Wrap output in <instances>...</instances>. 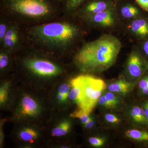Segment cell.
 Masks as SVG:
<instances>
[{
	"label": "cell",
	"instance_id": "26",
	"mask_svg": "<svg viewBox=\"0 0 148 148\" xmlns=\"http://www.w3.org/2000/svg\"><path fill=\"white\" fill-rule=\"evenodd\" d=\"M105 96L110 105L112 108H113L116 107L119 103V101L117 97L111 92H107L105 95Z\"/></svg>",
	"mask_w": 148,
	"mask_h": 148
},
{
	"label": "cell",
	"instance_id": "1",
	"mask_svg": "<svg viewBox=\"0 0 148 148\" xmlns=\"http://www.w3.org/2000/svg\"><path fill=\"white\" fill-rule=\"evenodd\" d=\"M24 45L48 56L75 52L89 33L82 21L63 14L52 21L23 26Z\"/></svg>",
	"mask_w": 148,
	"mask_h": 148
},
{
	"label": "cell",
	"instance_id": "9",
	"mask_svg": "<svg viewBox=\"0 0 148 148\" xmlns=\"http://www.w3.org/2000/svg\"><path fill=\"white\" fill-rule=\"evenodd\" d=\"M24 45L23 26L16 22H12L0 48L14 54Z\"/></svg>",
	"mask_w": 148,
	"mask_h": 148
},
{
	"label": "cell",
	"instance_id": "14",
	"mask_svg": "<svg viewBox=\"0 0 148 148\" xmlns=\"http://www.w3.org/2000/svg\"><path fill=\"white\" fill-rule=\"evenodd\" d=\"M132 85L127 82L124 78L111 84L108 86V90L111 92H116L122 94H126L130 91Z\"/></svg>",
	"mask_w": 148,
	"mask_h": 148
},
{
	"label": "cell",
	"instance_id": "15",
	"mask_svg": "<svg viewBox=\"0 0 148 148\" xmlns=\"http://www.w3.org/2000/svg\"><path fill=\"white\" fill-rule=\"evenodd\" d=\"M86 0H66L63 14L73 16L77 10Z\"/></svg>",
	"mask_w": 148,
	"mask_h": 148
},
{
	"label": "cell",
	"instance_id": "35",
	"mask_svg": "<svg viewBox=\"0 0 148 148\" xmlns=\"http://www.w3.org/2000/svg\"><path fill=\"white\" fill-rule=\"evenodd\" d=\"M58 1H62V0H58Z\"/></svg>",
	"mask_w": 148,
	"mask_h": 148
},
{
	"label": "cell",
	"instance_id": "30",
	"mask_svg": "<svg viewBox=\"0 0 148 148\" xmlns=\"http://www.w3.org/2000/svg\"><path fill=\"white\" fill-rule=\"evenodd\" d=\"M106 119L107 121L112 123H119L120 121V120L116 116L112 114H107L106 115Z\"/></svg>",
	"mask_w": 148,
	"mask_h": 148
},
{
	"label": "cell",
	"instance_id": "34",
	"mask_svg": "<svg viewBox=\"0 0 148 148\" xmlns=\"http://www.w3.org/2000/svg\"><path fill=\"white\" fill-rule=\"evenodd\" d=\"M112 1H113L115 2L116 1H118V0H112Z\"/></svg>",
	"mask_w": 148,
	"mask_h": 148
},
{
	"label": "cell",
	"instance_id": "6",
	"mask_svg": "<svg viewBox=\"0 0 148 148\" xmlns=\"http://www.w3.org/2000/svg\"><path fill=\"white\" fill-rule=\"evenodd\" d=\"M26 46V45H25ZM30 55L21 61L23 67L30 73L42 77H52L62 74L61 67L49 59L38 56V52L26 46Z\"/></svg>",
	"mask_w": 148,
	"mask_h": 148
},
{
	"label": "cell",
	"instance_id": "24",
	"mask_svg": "<svg viewBox=\"0 0 148 148\" xmlns=\"http://www.w3.org/2000/svg\"><path fill=\"white\" fill-rule=\"evenodd\" d=\"M140 52L148 62V38L136 42Z\"/></svg>",
	"mask_w": 148,
	"mask_h": 148
},
{
	"label": "cell",
	"instance_id": "23",
	"mask_svg": "<svg viewBox=\"0 0 148 148\" xmlns=\"http://www.w3.org/2000/svg\"><path fill=\"white\" fill-rule=\"evenodd\" d=\"M139 88L142 95L148 96V70L140 79Z\"/></svg>",
	"mask_w": 148,
	"mask_h": 148
},
{
	"label": "cell",
	"instance_id": "33",
	"mask_svg": "<svg viewBox=\"0 0 148 148\" xmlns=\"http://www.w3.org/2000/svg\"><path fill=\"white\" fill-rule=\"evenodd\" d=\"M95 122L92 118H90L89 121L86 124H85V127L88 129H91L93 126L95 125Z\"/></svg>",
	"mask_w": 148,
	"mask_h": 148
},
{
	"label": "cell",
	"instance_id": "3",
	"mask_svg": "<svg viewBox=\"0 0 148 148\" xmlns=\"http://www.w3.org/2000/svg\"><path fill=\"white\" fill-rule=\"evenodd\" d=\"M1 13L22 26H33L56 19L63 14L51 0H2Z\"/></svg>",
	"mask_w": 148,
	"mask_h": 148
},
{
	"label": "cell",
	"instance_id": "11",
	"mask_svg": "<svg viewBox=\"0 0 148 148\" xmlns=\"http://www.w3.org/2000/svg\"><path fill=\"white\" fill-rule=\"evenodd\" d=\"M114 5L112 0H86L73 16L81 19L113 8Z\"/></svg>",
	"mask_w": 148,
	"mask_h": 148
},
{
	"label": "cell",
	"instance_id": "29",
	"mask_svg": "<svg viewBox=\"0 0 148 148\" xmlns=\"http://www.w3.org/2000/svg\"><path fill=\"white\" fill-rule=\"evenodd\" d=\"M142 9L148 14V0H135Z\"/></svg>",
	"mask_w": 148,
	"mask_h": 148
},
{
	"label": "cell",
	"instance_id": "12",
	"mask_svg": "<svg viewBox=\"0 0 148 148\" xmlns=\"http://www.w3.org/2000/svg\"><path fill=\"white\" fill-rule=\"evenodd\" d=\"M39 107L29 95H25L21 101V113L23 115L34 116L38 112Z\"/></svg>",
	"mask_w": 148,
	"mask_h": 148
},
{
	"label": "cell",
	"instance_id": "7",
	"mask_svg": "<svg viewBox=\"0 0 148 148\" xmlns=\"http://www.w3.org/2000/svg\"><path fill=\"white\" fill-rule=\"evenodd\" d=\"M148 70V62L135 44L131 47L127 57L125 72L131 78L140 79Z\"/></svg>",
	"mask_w": 148,
	"mask_h": 148
},
{
	"label": "cell",
	"instance_id": "25",
	"mask_svg": "<svg viewBox=\"0 0 148 148\" xmlns=\"http://www.w3.org/2000/svg\"><path fill=\"white\" fill-rule=\"evenodd\" d=\"M9 83L3 85L0 89V103L3 104L7 99L8 95Z\"/></svg>",
	"mask_w": 148,
	"mask_h": 148
},
{
	"label": "cell",
	"instance_id": "8",
	"mask_svg": "<svg viewBox=\"0 0 148 148\" xmlns=\"http://www.w3.org/2000/svg\"><path fill=\"white\" fill-rule=\"evenodd\" d=\"M114 3L117 16L123 25L137 18L148 16V14L138 5L135 0H118Z\"/></svg>",
	"mask_w": 148,
	"mask_h": 148
},
{
	"label": "cell",
	"instance_id": "31",
	"mask_svg": "<svg viewBox=\"0 0 148 148\" xmlns=\"http://www.w3.org/2000/svg\"><path fill=\"white\" fill-rule=\"evenodd\" d=\"M98 102L100 103V105L102 106H104L107 108H111L110 105L107 99H106L105 95H102L99 98Z\"/></svg>",
	"mask_w": 148,
	"mask_h": 148
},
{
	"label": "cell",
	"instance_id": "5",
	"mask_svg": "<svg viewBox=\"0 0 148 148\" xmlns=\"http://www.w3.org/2000/svg\"><path fill=\"white\" fill-rule=\"evenodd\" d=\"M79 76L82 84L83 93L78 106L79 108L90 114L98 103L102 92L106 89V84L103 79L90 75Z\"/></svg>",
	"mask_w": 148,
	"mask_h": 148
},
{
	"label": "cell",
	"instance_id": "22",
	"mask_svg": "<svg viewBox=\"0 0 148 148\" xmlns=\"http://www.w3.org/2000/svg\"><path fill=\"white\" fill-rule=\"evenodd\" d=\"M89 114L85 112L83 110L79 108L74 111L71 114V116L74 118L79 119L82 123L84 124H86L90 120V118Z\"/></svg>",
	"mask_w": 148,
	"mask_h": 148
},
{
	"label": "cell",
	"instance_id": "4",
	"mask_svg": "<svg viewBox=\"0 0 148 148\" xmlns=\"http://www.w3.org/2000/svg\"><path fill=\"white\" fill-rule=\"evenodd\" d=\"M90 30H95L103 34L122 32L123 24L113 8L79 19Z\"/></svg>",
	"mask_w": 148,
	"mask_h": 148
},
{
	"label": "cell",
	"instance_id": "18",
	"mask_svg": "<svg viewBox=\"0 0 148 148\" xmlns=\"http://www.w3.org/2000/svg\"><path fill=\"white\" fill-rule=\"evenodd\" d=\"M12 22L5 16L0 14V45L2 43Z\"/></svg>",
	"mask_w": 148,
	"mask_h": 148
},
{
	"label": "cell",
	"instance_id": "17",
	"mask_svg": "<svg viewBox=\"0 0 148 148\" xmlns=\"http://www.w3.org/2000/svg\"><path fill=\"white\" fill-rule=\"evenodd\" d=\"M131 115L135 122L148 127L147 122L143 106L134 107L131 111Z\"/></svg>",
	"mask_w": 148,
	"mask_h": 148
},
{
	"label": "cell",
	"instance_id": "10",
	"mask_svg": "<svg viewBox=\"0 0 148 148\" xmlns=\"http://www.w3.org/2000/svg\"><path fill=\"white\" fill-rule=\"evenodd\" d=\"M122 32L135 43L148 39V16L125 23Z\"/></svg>",
	"mask_w": 148,
	"mask_h": 148
},
{
	"label": "cell",
	"instance_id": "28",
	"mask_svg": "<svg viewBox=\"0 0 148 148\" xmlns=\"http://www.w3.org/2000/svg\"><path fill=\"white\" fill-rule=\"evenodd\" d=\"M90 145L93 147H98L103 146L105 143V139L100 138H90L89 140Z\"/></svg>",
	"mask_w": 148,
	"mask_h": 148
},
{
	"label": "cell",
	"instance_id": "27",
	"mask_svg": "<svg viewBox=\"0 0 148 148\" xmlns=\"http://www.w3.org/2000/svg\"><path fill=\"white\" fill-rule=\"evenodd\" d=\"M70 87L71 86L70 85L66 84H61L58 88V94L63 95L65 101L67 100V98H69Z\"/></svg>",
	"mask_w": 148,
	"mask_h": 148
},
{
	"label": "cell",
	"instance_id": "20",
	"mask_svg": "<svg viewBox=\"0 0 148 148\" xmlns=\"http://www.w3.org/2000/svg\"><path fill=\"white\" fill-rule=\"evenodd\" d=\"M19 137L21 140L27 142L33 143L38 137L36 132L32 128H27L20 132Z\"/></svg>",
	"mask_w": 148,
	"mask_h": 148
},
{
	"label": "cell",
	"instance_id": "13",
	"mask_svg": "<svg viewBox=\"0 0 148 148\" xmlns=\"http://www.w3.org/2000/svg\"><path fill=\"white\" fill-rule=\"evenodd\" d=\"M71 84L72 88L69 92V98L78 105L81 100L83 93V85L80 76L72 79Z\"/></svg>",
	"mask_w": 148,
	"mask_h": 148
},
{
	"label": "cell",
	"instance_id": "32",
	"mask_svg": "<svg viewBox=\"0 0 148 148\" xmlns=\"http://www.w3.org/2000/svg\"><path fill=\"white\" fill-rule=\"evenodd\" d=\"M143 109H144V112H145V116L148 125V99L145 101L143 103Z\"/></svg>",
	"mask_w": 148,
	"mask_h": 148
},
{
	"label": "cell",
	"instance_id": "2",
	"mask_svg": "<svg viewBox=\"0 0 148 148\" xmlns=\"http://www.w3.org/2000/svg\"><path fill=\"white\" fill-rule=\"evenodd\" d=\"M121 48L118 38L112 34H103L96 39L82 44L75 52L74 63L83 72L101 73L115 64Z\"/></svg>",
	"mask_w": 148,
	"mask_h": 148
},
{
	"label": "cell",
	"instance_id": "19",
	"mask_svg": "<svg viewBox=\"0 0 148 148\" xmlns=\"http://www.w3.org/2000/svg\"><path fill=\"white\" fill-rule=\"evenodd\" d=\"M70 127L71 124L69 121L63 122L53 129L52 131V135L55 137L64 136L69 132Z\"/></svg>",
	"mask_w": 148,
	"mask_h": 148
},
{
	"label": "cell",
	"instance_id": "16",
	"mask_svg": "<svg viewBox=\"0 0 148 148\" xmlns=\"http://www.w3.org/2000/svg\"><path fill=\"white\" fill-rule=\"evenodd\" d=\"M125 135L127 138L140 142L148 143V131L132 129L127 130Z\"/></svg>",
	"mask_w": 148,
	"mask_h": 148
},
{
	"label": "cell",
	"instance_id": "21",
	"mask_svg": "<svg viewBox=\"0 0 148 148\" xmlns=\"http://www.w3.org/2000/svg\"><path fill=\"white\" fill-rule=\"evenodd\" d=\"M12 53L5 50L2 48L0 49V69L3 71L9 66L10 63L11 55Z\"/></svg>",
	"mask_w": 148,
	"mask_h": 148
}]
</instances>
